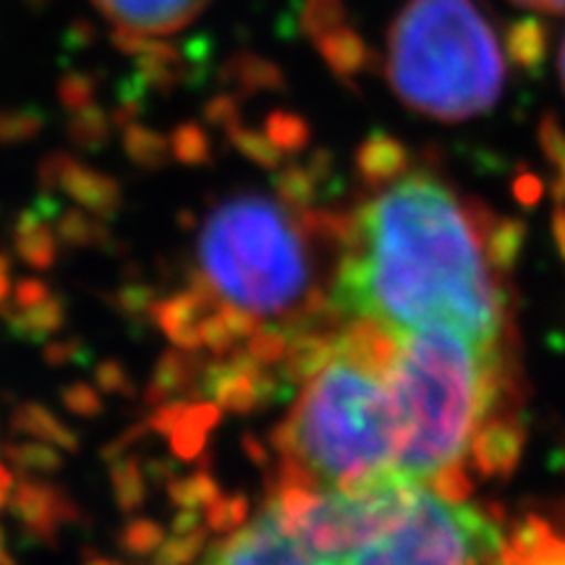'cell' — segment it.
Returning a JSON list of instances; mask_svg holds the SVG:
<instances>
[{
	"instance_id": "cell-3",
	"label": "cell",
	"mask_w": 565,
	"mask_h": 565,
	"mask_svg": "<svg viewBox=\"0 0 565 565\" xmlns=\"http://www.w3.org/2000/svg\"><path fill=\"white\" fill-rule=\"evenodd\" d=\"M503 38L477 0H408L387 32V82L437 121L494 108L505 84Z\"/></svg>"
},
{
	"instance_id": "cell-11",
	"label": "cell",
	"mask_w": 565,
	"mask_h": 565,
	"mask_svg": "<svg viewBox=\"0 0 565 565\" xmlns=\"http://www.w3.org/2000/svg\"><path fill=\"white\" fill-rule=\"evenodd\" d=\"M6 286H9V273H6L3 259H0V301H3V296H6Z\"/></svg>"
},
{
	"instance_id": "cell-7",
	"label": "cell",
	"mask_w": 565,
	"mask_h": 565,
	"mask_svg": "<svg viewBox=\"0 0 565 565\" xmlns=\"http://www.w3.org/2000/svg\"><path fill=\"white\" fill-rule=\"evenodd\" d=\"M207 565H335L309 540L288 505L275 498L249 526L217 547Z\"/></svg>"
},
{
	"instance_id": "cell-4",
	"label": "cell",
	"mask_w": 565,
	"mask_h": 565,
	"mask_svg": "<svg viewBox=\"0 0 565 565\" xmlns=\"http://www.w3.org/2000/svg\"><path fill=\"white\" fill-rule=\"evenodd\" d=\"M296 469L317 490H345L393 475L398 412L387 362L341 351L320 366L294 408L286 437Z\"/></svg>"
},
{
	"instance_id": "cell-1",
	"label": "cell",
	"mask_w": 565,
	"mask_h": 565,
	"mask_svg": "<svg viewBox=\"0 0 565 565\" xmlns=\"http://www.w3.org/2000/svg\"><path fill=\"white\" fill-rule=\"evenodd\" d=\"M335 301L387 338L448 330L494 345L503 296L479 228L433 173H404L364 204Z\"/></svg>"
},
{
	"instance_id": "cell-6",
	"label": "cell",
	"mask_w": 565,
	"mask_h": 565,
	"mask_svg": "<svg viewBox=\"0 0 565 565\" xmlns=\"http://www.w3.org/2000/svg\"><path fill=\"white\" fill-rule=\"evenodd\" d=\"M498 545V526L477 505L419 484L385 532L338 565H477Z\"/></svg>"
},
{
	"instance_id": "cell-13",
	"label": "cell",
	"mask_w": 565,
	"mask_h": 565,
	"mask_svg": "<svg viewBox=\"0 0 565 565\" xmlns=\"http://www.w3.org/2000/svg\"><path fill=\"white\" fill-rule=\"evenodd\" d=\"M0 565H11L9 561H6V555H3V545H0Z\"/></svg>"
},
{
	"instance_id": "cell-10",
	"label": "cell",
	"mask_w": 565,
	"mask_h": 565,
	"mask_svg": "<svg viewBox=\"0 0 565 565\" xmlns=\"http://www.w3.org/2000/svg\"><path fill=\"white\" fill-rule=\"evenodd\" d=\"M513 3L536 13H565V0H513Z\"/></svg>"
},
{
	"instance_id": "cell-9",
	"label": "cell",
	"mask_w": 565,
	"mask_h": 565,
	"mask_svg": "<svg viewBox=\"0 0 565 565\" xmlns=\"http://www.w3.org/2000/svg\"><path fill=\"white\" fill-rule=\"evenodd\" d=\"M515 565H565V545H545L524 555Z\"/></svg>"
},
{
	"instance_id": "cell-2",
	"label": "cell",
	"mask_w": 565,
	"mask_h": 565,
	"mask_svg": "<svg viewBox=\"0 0 565 565\" xmlns=\"http://www.w3.org/2000/svg\"><path fill=\"white\" fill-rule=\"evenodd\" d=\"M387 359L398 454L393 475L406 484H429L456 469L475 440L494 395V345L448 330L391 338Z\"/></svg>"
},
{
	"instance_id": "cell-12",
	"label": "cell",
	"mask_w": 565,
	"mask_h": 565,
	"mask_svg": "<svg viewBox=\"0 0 565 565\" xmlns=\"http://www.w3.org/2000/svg\"><path fill=\"white\" fill-rule=\"evenodd\" d=\"M561 74H563V87H565V38H563V47H561Z\"/></svg>"
},
{
	"instance_id": "cell-5",
	"label": "cell",
	"mask_w": 565,
	"mask_h": 565,
	"mask_svg": "<svg viewBox=\"0 0 565 565\" xmlns=\"http://www.w3.org/2000/svg\"><path fill=\"white\" fill-rule=\"evenodd\" d=\"M196 257L210 291L246 317L291 312L312 273L294 215L265 194L217 204L202 225Z\"/></svg>"
},
{
	"instance_id": "cell-8",
	"label": "cell",
	"mask_w": 565,
	"mask_h": 565,
	"mask_svg": "<svg viewBox=\"0 0 565 565\" xmlns=\"http://www.w3.org/2000/svg\"><path fill=\"white\" fill-rule=\"evenodd\" d=\"M116 32L131 42H154L186 30L210 0H92Z\"/></svg>"
}]
</instances>
